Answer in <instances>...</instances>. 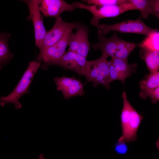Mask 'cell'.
I'll return each instance as SVG.
<instances>
[{
	"label": "cell",
	"mask_w": 159,
	"mask_h": 159,
	"mask_svg": "<svg viewBox=\"0 0 159 159\" xmlns=\"http://www.w3.org/2000/svg\"><path fill=\"white\" fill-rule=\"evenodd\" d=\"M56 18L55 23L52 28L47 32L43 42L41 49L39 54H40L49 47L54 45L64 36L70 28H75L77 23L65 21L59 16Z\"/></svg>",
	"instance_id": "obj_8"
},
{
	"label": "cell",
	"mask_w": 159,
	"mask_h": 159,
	"mask_svg": "<svg viewBox=\"0 0 159 159\" xmlns=\"http://www.w3.org/2000/svg\"><path fill=\"white\" fill-rule=\"evenodd\" d=\"M129 4H132L140 11L143 18L148 19L150 14L159 18V1L158 0H129Z\"/></svg>",
	"instance_id": "obj_14"
},
{
	"label": "cell",
	"mask_w": 159,
	"mask_h": 159,
	"mask_svg": "<svg viewBox=\"0 0 159 159\" xmlns=\"http://www.w3.org/2000/svg\"><path fill=\"white\" fill-rule=\"evenodd\" d=\"M122 98L123 106L120 115V121L122 134L118 141L129 143L137 139V132L143 116L131 105L125 91L122 93Z\"/></svg>",
	"instance_id": "obj_1"
},
{
	"label": "cell",
	"mask_w": 159,
	"mask_h": 159,
	"mask_svg": "<svg viewBox=\"0 0 159 159\" xmlns=\"http://www.w3.org/2000/svg\"><path fill=\"white\" fill-rule=\"evenodd\" d=\"M88 61L86 58L72 52H65L56 65L85 76Z\"/></svg>",
	"instance_id": "obj_11"
},
{
	"label": "cell",
	"mask_w": 159,
	"mask_h": 159,
	"mask_svg": "<svg viewBox=\"0 0 159 159\" xmlns=\"http://www.w3.org/2000/svg\"><path fill=\"white\" fill-rule=\"evenodd\" d=\"M98 34L105 36L111 31L148 35L154 29L148 27L140 19L126 20L112 25L99 24L96 27Z\"/></svg>",
	"instance_id": "obj_6"
},
{
	"label": "cell",
	"mask_w": 159,
	"mask_h": 159,
	"mask_svg": "<svg viewBox=\"0 0 159 159\" xmlns=\"http://www.w3.org/2000/svg\"><path fill=\"white\" fill-rule=\"evenodd\" d=\"M40 67V63L37 61L34 60L29 62L26 69L12 91L6 97H0V106L3 107L7 104L12 103L16 109H21L22 105L19 102V100L24 95L30 93L29 86Z\"/></svg>",
	"instance_id": "obj_3"
},
{
	"label": "cell",
	"mask_w": 159,
	"mask_h": 159,
	"mask_svg": "<svg viewBox=\"0 0 159 159\" xmlns=\"http://www.w3.org/2000/svg\"><path fill=\"white\" fill-rule=\"evenodd\" d=\"M128 147L126 143L118 141L114 145V150L116 153L120 155L125 154L128 150Z\"/></svg>",
	"instance_id": "obj_22"
},
{
	"label": "cell",
	"mask_w": 159,
	"mask_h": 159,
	"mask_svg": "<svg viewBox=\"0 0 159 159\" xmlns=\"http://www.w3.org/2000/svg\"><path fill=\"white\" fill-rule=\"evenodd\" d=\"M139 85L141 89L140 96L150 90L159 87V71L150 73L140 81Z\"/></svg>",
	"instance_id": "obj_18"
},
{
	"label": "cell",
	"mask_w": 159,
	"mask_h": 159,
	"mask_svg": "<svg viewBox=\"0 0 159 159\" xmlns=\"http://www.w3.org/2000/svg\"><path fill=\"white\" fill-rule=\"evenodd\" d=\"M37 2L40 11L45 17L56 18L64 12L72 11L76 9L72 3L63 0H37Z\"/></svg>",
	"instance_id": "obj_13"
},
{
	"label": "cell",
	"mask_w": 159,
	"mask_h": 159,
	"mask_svg": "<svg viewBox=\"0 0 159 159\" xmlns=\"http://www.w3.org/2000/svg\"><path fill=\"white\" fill-rule=\"evenodd\" d=\"M141 48L159 51V32L154 29L139 45Z\"/></svg>",
	"instance_id": "obj_19"
},
{
	"label": "cell",
	"mask_w": 159,
	"mask_h": 159,
	"mask_svg": "<svg viewBox=\"0 0 159 159\" xmlns=\"http://www.w3.org/2000/svg\"><path fill=\"white\" fill-rule=\"evenodd\" d=\"M74 28L72 27L69 29L58 42L38 54L37 61L40 63L42 69L47 70L49 66L56 65L65 52L68 46L69 36Z\"/></svg>",
	"instance_id": "obj_7"
},
{
	"label": "cell",
	"mask_w": 159,
	"mask_h": 159,
	"mask_svg": "<svg viewBox=\"0 0 159 159\" xmlns=\"http://www.w3.org/2000/svg\"><path fill=\"white\" fill-rule=\"evenodd\" d=\"M140 55L141 59L145 62L150 73H153L158 71L159 51L141 48Z\"/></svg>",
	"instance_id": "obj_16"
},
{
	"label": "cell",
	"mask_w": 159,
	"mask_h": 159,
	"mask_svg": "<svg viewBox=\"0 0 159 159\" xmlns=\"http://www.w3.org/2000/svg\"><path fill=\"white\" fill-rule=\"evenodd\" d=\"M108 56L102 54L101 56L95 60L88 61L85 77L87 81L91 82L94 87L98 85L108 89L111 82L110 76Z\"/></svg>",
	"instance_id": "obj_5"
},
{
	"label": "cell",
	"mask_w": 159,
	"mask_h": 159,
	"mask_svg": "<svg viewBox=\"0 0 159 159\" xmlns=\"http://www.w3.org/2000/svg\"><path fill=\"white\" fill-rule=\"evenodd\" d=\"M54 81L57 86V90L62 92L66 100L85 94L84 85L79 80L75 77H56L54 78Z\"/></svg>",
	"instance_id": "obj_10"
},
{
	"label": "cell",
	"mask_w": 159,
	"mask_h": 159,
	"mask_svg": "<svg viewBox=\"0 0 159 159\" xmlns=\"http://www.w3.org/2000/svg\"><path fill=\"white\" fill-rule=\"evenodd\" d=\"M88 5L112 6L129 4V0H86L82 1Z\"/></svg>",
	"instance_id": "obj_20"
},
{
	"label": "cell",
	"mask_w": 159,
	"mask_h": 159,
	"mask_svg": "<svg viewBox=\"0 0 159 159\" xmlns=\"http://www.w3.org/2000/svg\"><path fill=\"white\" fill-rule=\"evenodd\" d=\"M108 62L111 82L115 80H119L124 82L127 78L136 71L137 64H129L127 59L112 58Z\"/></svg>",
	"instance_id": "obj_12"
},
{
	"label": "cell",
	"mask_w": 159,
	"mask_h": 159,
	"mask_svg": "<svg viewBox=\"0 0 159 159\" xmlns=\"http://www.w3.org/2000/svg\"><path fill=\"white\" fill-rule=\"evenodd\" d=\"M44 158L43 154H40L39 155L38 158L37 159H44Z\"/></svg>",
	"instance_id": "obj_23"
},
{
	"label": "cell",
	"mask_w": 159,
	"mask_h": 159,
	"mask_svg": "<svg viewBox=\"0 0 159 159\" xmlns=\"http://www.w3.org/2000/svg\"><path fill=\"white\" fill-rule=\"evenodd\" d=\"M23 1L26 4L28 7L29 18L32 20L34 26L35 44L40 50L47 32L44 24L43 16L39 10L37 0Z\"/></svg>",
	"instance_id": "obj_9"
},
{
	"label": "cell",
	"mask_w": 159,
	"mask_h": 159,
	"mask_svg": "<svg viewBox=\"0 0 159 159\" xmlns=\"http://www.w3.org/2000/svg\"><path fill=\"white\" fill-rule=\"evenodd\" d=\"M11 36L10 33L0 32V70L4 66L10 62L14 57L8 44L9 40Z\"/></svg>",
	"instance_id": "obj_15"
},
{
	"label": "cell",
	"mask_w": 159,
	"mask_h": 159,
	"mask_svg": "<svg viewBox=\"0 0 159 159\" xmlns=\"http://www.w3.org/2000/svg\"><path fill=\"white\" fill-rule=\"evenodd\" d=\"M140 97L143 100L149 97L151 98L152 103H157L159 100V87L148 91Z\"/></svg>",
	"instance_id": "obj_21"
},
{
	"label": "cell",
	"mask_w": 159,
	"mask_h": 159,
	"mask_svg": "<svg viewBox=\"0 0 159 159\" xmlns=\"http://www.w3.org/2000/svg\"><path fill=\"white\" fill-rule=\"evenodd\" d=\"M98 42L92 45L95 49H100L102 53L108 57L123 59H127L130 54L134 49L135 44L119 38L116 32L111 37L98 34Z\"/></svg>",
	"instance_id": "obj_2"
},
{
	"label": "cell",
	"mask_w": 159,
	"mask_h": 159,
	"mask_svg": "<svg viewBox=\"0 0 159 159\" xmlns=\"http://www.w3.org/2000/svg\"><path fill=\"white\" fill-rule=\"evenodd\" d=\"M76 27L80 32L78 47L76 53L87 58L90 48L88 38V31L84 25L78 23H77Z\"/></svg>",
	"instance_id": "obj_17"
},
{
	"label": "cell",
	"mask_w": 159,
	"mask_h": 159,
	"mask_svg": "<svg viewBox=\"0 0 159 159\" xmlns=\"http://www.w3.org/2000/svg\"><path fill=\"white\" fill-rule=\"evenodd\" d=\"M72 4L76 8L85 9L91 13L93 17L91 24L96 27L101 19L116 17L128 11L136 9L131 4L107 6L88 5L78 1Z\"/></svg>",
	"instance_id": "obj_4"
}]
</instances>
